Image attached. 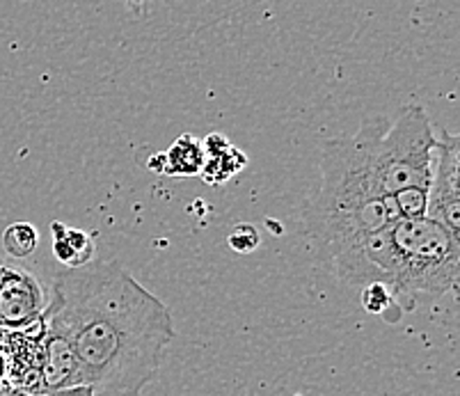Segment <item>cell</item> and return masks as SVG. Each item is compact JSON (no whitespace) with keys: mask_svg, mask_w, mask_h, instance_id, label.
<instances>
[{"mask_svg":"<svg viewBox=\"0 0 460 396\" xmlns=\"http://www.w3.org/2000/svg\"><path fill=\"white\" fill-rule=\"evenodd\" d=\"M40 243V234L31 223H14L3 232V248L14 260L31 257Z\"/></svg>","mask_w":460,"mask_h":396,"instance_id":"cell-11","label":"cell"},{"mask_svg":"<svg viewBox=\"0 0 460 396\" xmlns=\"http://www.w3.org/2000/svg\"><path fill=\"white\" fill-rule=\"evenodd\" d=\"M53 234V257L60 261L65 268H78L90 261H94V236L85 229L66 227L62 223L51 224Z\"/></svg>","mask_w":460,"mask_h":396,"instance_id":"cell-10","label":"cell"},{"mask_svg":"<svg viewBox=\"0 0 460 396\" xmlns=\"http://www.w3.org/2000/svg\"><path fill=\"white\" fill-rule=\"evenodd\" d=\"M204 147V168H202V179L208 183H223L229 181L236 172L245 168V158L243 152H238L236 147L229 145V140L225 136H217V133H211L207 140H202Z\"/></svg>","mask_w":460,"mask_h":396,"instance_id":"cell-9","label":"cell"},{"mask_svg":"<svg viewBox=\"0 0 460 396\" xmlns=\"http://www.w3.org/2000/svg\"><path fill=\"white\" fill-rule=\"evenodd\" d=\"M433 174L429 183L426 218L440 223L451 234H460V137L447 128H435Z\"/></svg>","mask_w":460,"mask_h":396,"instance_id":"cell-5","label":"cell"},{"mask_svg":"<svg viewBox=\"0 0 460 396\" xmlns=\"http://www.w3.org/2000/svg\"><path fill=\"white\" fill-rule=\"evenodd\" d=\"M41 323L69 339L90 396L145 394L174 339L170 307L119 261L58 270Z\"/></svg>","mask_w":460,"mask_h":396,"instance_id":"cell-1","label":"cell"},{"mask_svg":"<svg viewBox=\"0 0 460 396\" xmlns=\"http://www.w3.org/2000/svg\"><path fill=\"white\" fill-rule=\"evenodd\" d=\"M330 266L350 286L378 282L394 295H442L458 286L460 243L426 216L396 218Z\"/></svg>","mask_w":460,"mask_h":396,"instance_id":"cell-3","label":"cell"},{"mask_svg":"<svg viewBox=\"0 0 460 396\" xmlns=\"http://www.w3.org/2000/svg\"><path fill=\"white\" fill-rule=\"evenodd\" d=\"M438 133L429 112L410 103L387 124L376 147V172L387 198L405 189H429Z\"/></svg>","mask_w":460,"mask_h":396,"instance_id":"cell-4","label":"cell"},{"mask_svg":"<svg viewBox=\"0 0 460 396\" xmlns=\"http://www.w3.org/2000/svg\"><path fill=\"white\" fill-rule=\"evenodd\" d=\"M387 124L390 119H371L355 136L323 145L321 186L305 208V223L325 261L350 252L399 218L376 172V147Z\"/></svg>","mask_w":460,"mask_h":396,"instance_id":"cell-2","label":"cell"},{"mask_svg":"<svg viewBox=\"0 0 460 396\" xmlns=\"http://www.w3.org/2000/svg\"><path fill=\"white\" fill-rule=\"evenodd\" d=\"M259 243H261V239H259L257 227H252V224H238L229 234V245L241 254L252 252V250H257Z\"/></svg>","mask_w":460,"mask_h":396,"instance_id":"cell-14","label":"cell"},{"mask_svg":"<svg viewBox=\"0 0 460 396\" xmlns=\"http://www.w3.org/2000/svg\"><path fill=\"white\" fill-rule=\"evenodd\" d=\"M392 298H394V294L385 285H378V282L362 286V305L371 314H383V312H387Z\"/></svg>","mask_w":460,"mask_h":396,"instance_id":"cell-13","label":"cell"},{"mask_svg":"<svg viewBox=\"0 0 460 396\" xmlns=\"http://www.w3.org/2000/svg\"><path fill=\"white\" fill-rule=\"evenodd\" d=\"M124 3H127L128 7H131L133 12H142L145 10V5H147L149 0H124Z\"/></svg>","mask_w":460,"mask_h":396,"instance_id":"cell-15","label":"cell"},{"mask_svg":"<svg viewBox=\"0 0 460 396\" xmlns=\"http://www.w3.org/2000/svg\"><path fill=\"white\" fill-rule=\"evenodd\" d=\"M3 374H5V362L0 357V381H3Z\"/></svg>","mask_w":460,"mask_h":396,"instance_id":"cell-16","label":"cell"},{"mask_svg":"<svg viewBox=\"0 0 460 396\" xmlns=\"http://www.w3.org/2000/svg\"><path fill=\"white\" fill-rule=\"evenodd\" d=\"M40 378L44 392H66L81 387L78 383L76 353L62 332L44 325V353H41Z\"/></svg>","mask_w":460,"mask_h":396,"instance_id":"cell-7","label":"cell"},{"mask_svg":"<svg viewBox=\"0 0 460 396\" xmlns=\"http://www.w3.org/2000/svg\"><path fill=\"white\" fill-rule=\"evenodd\" d=\"M44 286L32 273L0 261V328L23 330L44 316Z\"/></svg>","mask_w":460,"mask_h":396,"instance_id":"cell-6","label":"cell"},{"mask_svg":"<svg viewBox=\"0 0 460 396\" xmlns=\"http://www.w3.org/2000/svg\"><path fill=\"white\" fill-rule=\"evenodd\" d=\"M149 168L167 177H198L204 168L202 140L195 136L177 137L165 154H158L149 161Z\"/></svg>","mask_w":460,"mask_h":396,"instance_id":"cell-8","label":"cell"},{"mask_svg":"<svg viewBox=\"0 0 460 396\" xmlns=\"http://www.w3.org/2000/svg\"><path fill=\"white\" fill-rule=\"evenodd\" d=\"M392 199L399 218H424L429 208V189H405Z\"/></svg>","mask_w":460,"mask_h":396,"instance_id":"cell-12","label":"cell"}]
</instances>
